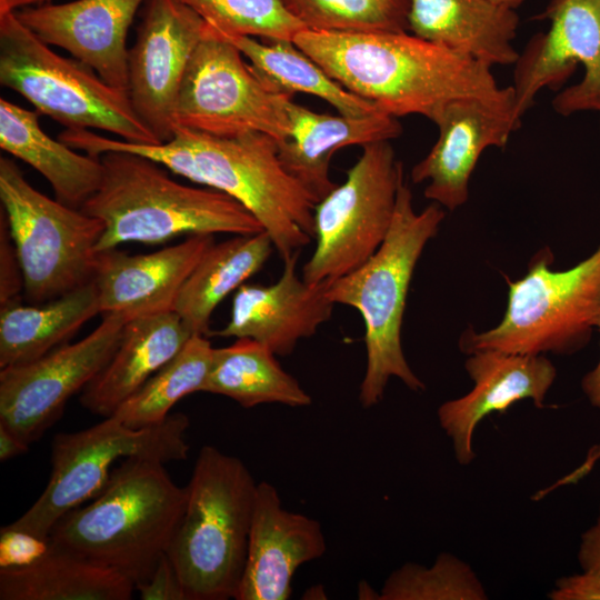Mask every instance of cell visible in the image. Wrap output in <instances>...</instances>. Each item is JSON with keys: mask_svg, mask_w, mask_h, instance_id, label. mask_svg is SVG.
<instances>
[{"mask_svg": "<svg viewBox=\"0 0 600 600\" xmlns=\"http://www.w3.org/2000/svg\"><path fill=\"white\" fill-rule=\"evenodd\" d=\"M412 34L488 67L514 64V9L492 0H409Z\"/></svg>", "mask_w": 600, "mask_h": 600, "instance_id": "cell-23", "label": "cell"}, {"mask_svg": "<svg viewBox=\"0 0 600 600\" xmlns=\"http://www.w3.org/2000/svg\"><path fill=\"white\" fill-rule=\"evenodd\" d=\"M201 391L228 397L246 409L262 403L298 408L312 401L299 381L280 366L276 354L249 338L213 348Z\"/></svg>", "mask_w": 600, "mask_h": 600, "instance_id": "cell-29", "label": "cell"}, {"mask_svg": "<svg viewBox=\"0 0 600 600\" xmlns=\"http://www.w3.org/2000/svg\"><path fill=\"white\" fill-rule=\"evenodd\" d=\"M403 178L389 141L362 146L346 180L314 207L316 247L302 268L306 282H331L376 253L390 229Z\"/></svg>", "mask_w": 600, "mask_h": 600, "instance_id": "cell-11", "label": "cell"}, {"mask_svg": "<svg viewBox=\"0 0 600 600\" xmlns=\"http://www.w3.org/2000/svg\"><path fill=\"white\" fill-rule=\"evenodd\" d=\"M208 23L180 0H147L129 50L128 96L160 143L171 139L182 80Z\"/></svg>", "mask_w": 600, "mask_h": 600, "instance_id": "cell-15", "label": "cell"}, {"mask_svg": "<svg viewBox=\"0 0 600 600\" xmlns=\"http://www.w3.org/2000/svg\"><path fill=\"white\" fill-rule=\"evenodd\" d=\"M552 260L546 247L531 258L523 278H506L508 303L501 321L482 332L468 328L460 336V351L572 356L587 347L600 310V246L567 270H552Z\"/></svg>", "mask_w": 600, "mask_h": 600, "instance_id": "cell-7", "label": "cell"}, {"mask_svg": "<svg viewBox=\"0 0 600 600\" xmlns=\"http://www.w3.org/2000/svg\"><path fill=\"white\" fill-rule=\"evenodd\" d=\"M492 1L498 4L516 10L524 0H492Z\"/></svg>", "mask_w": 600, "mask_h": 600, "instance_id": "cell-44", "label": "cell"}, {"mask_svg": "<svg viewBox=\"0 0 600 600\" xmlns=\"http://www.w3.org/2000/svg\"><path fill=\"white\" fill-rule=\"evenodd\" d=\"M193 333L176 311L126 322L104 368L84 387L81 404L103 418L117 409L184 347Z\"/></svg>", "mask_w": 600, "mask_h": 600, "instance_id": "cell-24", "label": "cell"}, {"mask_svg": "<svg viewBox=\"0 0 600 600\" xmlns=\"http://www.w3.org/2000/svg\"><path fill=\"white\" fill-rule=\"evenodd\" d=\"M126 321L103 316L74 343L0 371V424L31 444L57 422L68 400L104 368L118 348Z\"/></svg>", "mask_w": 600, "mask_h": 600, "instance_id": "cell-14", "label": "cell"}, {"mask_svg": "<svg viewBox=\"0 0 600 600\" xmlns=\"http://www.w3.org/2000/svg\"><path fill=\"white\" fill-rule=\"evenodd\" d=\"M438 140L411 169L413 183L428 181L424 197L453 211L469 197V181L482 152L504 148L521 124L511 86L497 97L450 100L434 116Z\"/></svg>", "mask_w": 600, "mask_h": 600, "instance_id": "cell-16", "label": "cell"}, {"mask_svg": "<svg viewBox=\"0 0 600 600\" xmlns=\"http://www.w3.org/2000/svg\"><path fill=\"white\" fill-rule=\"evenodd\" d=\"M290 134L279 141V159L286 170L321 200L337 184L329 176L331 157L341 148L390 141L402 133L398 118L383 111L368 116L318 113L297 104H287Z\"/></svg>", "mask_w": 600, "mask_h": 600, "instance_id": "cell-22", "label": "cell"}, {"mask_svg": "<svg viewBox=\"0 0 600 600\" xmlns=\"http://www.w3.org/2000/svg\"><path fill=\"white\" fill-rule=\"evenodd\" d=\"M299 252L283 260L280 278L269 284H242L234 293L229 322L210 334L249 338L276 356L292 353L301 339L312 337L327 322L334 303L330 282L308 283L297 273Z\"/></svg>", "mask_w": 600, "mask_h": 600, "instance_id": "cell-21", "label": "cell"}, {"mask_svg": "<svg viewBox=\"0 0 600 600\" xmlns=\"http://www.w3.org/2000/svg\"><path fill=\"white\" fill-rule=\"evenodd\" d=\"M443 218L437 202L416 212L411 190L403 178L392 222L380 248L362 266L329 283L330 300L354 308L363 319L367 366L359 389L363 408L382 400L393 377L411 391L426 390L404 357L401 327L417 262L426 244L438 233Z\"/></svg>", "mask_w": 600, "mask_h": 600, "instance_id": "cell-5", "label": "cell"}, {"mask_svg": "<svg viewBox=\"0 0 600 600\" xmlns=\"http://www.w3.org/2000/svg\"><path fill=\"white\" fill-rule=\"evenodd\" d=\"M577 559L581 571L600 578V506L596 522L581 534Z\"/></svg>", "mask_w": 600, "mask_h": 600, "instance_id": "cell-39", "label": "cell"}, {"mask_svg": "<svg viewBox=\"0 0 600 600\" xmlns=\"http://www.w3.org/2000/svg\"><path fill=\"white\" fill-rule=\"evenodd\" d=\"M146 0H76L16 11L19 20L49 46L67 50L106 83L128 93L127 34Z\"/></svg>", "mask_w": 600, "mask_h": 600, "instance_id": "cell-18", "label": "cell"}, {"mask_svg": "<svg viewBox=\"0 0 600 600\" xmlns=\"http://www.w3.org/2000/svg\"><path fill=\"white\" fill-rule=\"evenodd\" d=\"M481 580L464 560L441 552L430 567L407 562L393 570L380 600H487Z\"/></svg>", "mask_w": 600, "mask_h": 600, "instance_id": "cell-32", "label": "cell"}, {"mask_svg": "<svg viewBox=\"0 0 600 600\" xmlns=\"http://www.w3.org/2000/svg\"><path fill=\"white\" fill-rule=\"evenodd\" d=\"M50 0H0V13L7 11H18L23 7H29L31 4H43Z\"/></svg>", "mask_w": 600, "mask_h": 600, "instance_id": "cell-42", "label": "cell"}, {"mask_svg": "<svg viewBox=\"0 0 600 600\" xmlns=\"http://www.w3.org/2000/svg\"><path fill=\"white\" fill-rule=\"evenodd\" d=\"M213 347L208 336L192 334L179 353L158 370L112 414L130 428L162 423L186 396L201 391Z\"/></svg>", "mask_w": 600, "mask_h": 600, "instance_id": "cell-31", "label": "cell"}, {"mask_svg": "<svg viewBox=\"0 0 600 600\" xmlns=\"http://www.w3.org/2000/svg\"><path fill=\"white\" fill-rule=\"evenodd\" d=\"M308 30L403 32L409 0H282Z\"/></svg>", "mask_w": 600, "mask_h": 600, "instance_id": "cell-33", "label": "cell"}, {"mask_svg": "<svg viewBox=\"0 0 600 600\" xmlns=\"http://www.w3.org/2000/svg\"><path fill=\"white\" fill-rule=\"evenodd\" d=\"M168 549L188 600L234 599L247 560L258 482L237 457L203 446Z\"/></svg>", "mask_w": 600, "mask_h": 600, "instance_id": "cell-6", "label": "cell"}, {"mask_svg": "<svg viewBox=\"0 0 600 600\" xmlns=\"http://www.w3.org/2000/svg\"><path fill=\"white\" fill-rule=\"evenodd\" d=\"M599 459H600V443L593 446L589 450L586 459L582 462L583 469H586L588 471L592 470L594 468L596 463L599 461Z\"/></svg>", "mask_w": 600, "mask_h": 600, "instance_id": "cell-43", "label": "cell"}, {"mask_svg": "<svg viewBox=\"0 0 600 600\" xmlns=\"http://www.w3.org/2000/svg\"><path fill=\"white\" fill-rule=\"evenodd\" d=\"M134 590L124 574L51 544L28 566L0 568L1 600H129Z\"/></svg>", "mask_w": 600, "mask_h": 600, "instance_id": "cell-27", "label": "cell"}, {"mask_svg": "<svg viewBox=\"0 0 600 600\" xmlns=\"http://www.w3.org/2000/svg\"><path fill=\"white\" fill-rule=\"evenodd\" d=\"M0 199L30 303L48 302L93 281L96 248L104 230L100 219L48 198L7 157L0 158Z\"/></svg>", "mask_w": 600, "mask_h": 600, "instance_id": "cell-9", "label": "cell"}, {"mask_svg": "<svg viewBox=\"0 0 600 600\" xmlns=\"http://www.w3.org/2000/svg\"><path fill=\"white\" fill-rule=\"evenodd\" d=\"M327 550L316 519L283 508L276 487L258 482L244 571L236 600H287L303 563Z\"/></svg>", "mask_w": 600, "mask_h": 600, "instance_id": "cell-19", "label": "cell"}, {"mask_svg": "<svg viewBox=\"0 0 600 600\" xmlns=\"http://www.w3.org/2000/svg\"><path fill=\"white\" fill-rule=\"evenodd\" d=\"M223 37L248 58L261 80L276 92L311 94L331 104L339 113L351 117L381 111L343 88L293 41L261 42L251 37Z\"/></svg>", "mask_w": 600, "mask_h": 600, "instance_id": "cell-30", "label": "cell"}, {"mask_svg": "<svg viewBox=\"0 0 600 600\" xmlns=\"http://www.w3.org/2000/svg\"><path fill=\"white\" fill-rule=\"evenodd\" d=\"M226 37L293 41L306 27L282 0H180Z\"/></svg>", "mask_w": 600, "mask_h": 600, "instance_id": "cell-34", "label": "cell"}, {"mask_svg": "<svg viewBox=\"0 0 600 600\" xmlns=\"http://www.w3.org/2000/svg\"><path fill=\"white\" fill-rule=\"evenodd\" d=\"M187 498V487L171 479L163 462L126 458L92 502L60 518L48 539L54 548L124 574L136 589L168 552Z\"/></svg>", "mask_w": 600, "mask_h": 600, "instance_id": "cell-3", "label": "cell"}, {"mask_svg": "<svg viewBox=\"0 0 600 600\" xmlns=\"http://www.w3.org/2000/svg\"><path fill=\"white\" fill-rule=\"evenodd\" d=\"M594 328L600 332V310L596 317ZM581 389L590 404L600 409V358L597 366L583 376Z\"/></svg>", "mask_w": 600, "mask_h": 600, "instance_id": "cell-40", "label": "cell"}, {"mask_svg": "<svg viewBox=\"0 0 600 600\" xmlns=\"http://www.w3.org/2000/svg\"><path fill=\"white\" fill-rule=\"evenodd\" d=\"M136 590L142 600H188L182 582L168 553L160 558L151 577L136 586Z\"/></svg>", "mask_w": 600, "mask_h": 600, "instance_id": "cell-37", "label": "cell"}, {"mask_svg": "<svg viewBox=\"0 0 600 600\" xmlns=\"http://www.w3.org/2000/svg\"><path fill=\"white\" fill-rule=\"evenodd\" d=\"M213 243L212 234H193L151 253L129 254L117 248L99 251L93 281L100 314L128 322L173 311L184 282Z\"/></svg>", "mask_w": 600, "mask_h": 600, "instance_id": "cell-20", "label": "cell"}, {"mask_svg": "<svg viewBox=\"0 0 600 600\" xmlns=\"http://www.w3.org/2000/svg\"><path fill=\"white\" fill-rule=\"evenodd\" d=\"M551 600H600V578L581 573L561 577L548 593Z\"/></svg>", "mask_w": 600, "mask_h": 600, "instance_id": "cell-38", "label": "cell"}, {"mask_svg": "<svg viewBox=\"0 0 600 600\" xmlns=\"http://www.w3.org/2000/svg\"><path fill=\"white\" fill-rule=\"evenodd\" d=\"M241 51L208 24L180 88L177 126L231 137L261 132L278 141L290 134L292 96L271 90Z\"/></svg>", "mask_w": 600, "mask_h": 600, "instance_id": "cell-12", "label": "cell"}, {"mask_svg": "<svg viewBox=\"0 0 600 600\" xmlns=\"http://www.w3.org/2000/svg\"><path fill=\"white\" fill-rule=\"evenodd\" d=\"M100 159L102 182L80 208L104 226L97 252L126 242L159 244L180 236L263 231L261 223L230 196L179 183L149 158L109 151Z\"/></svg>", "mask_w": 600, "mask_h": 600, "instance_id": "cell-4", "label": "cell"}, {"mask_svg": "<svg viewBox=\"0 0 600 600\" xmlns=\"http://www.w3.org/2000/svg\"><path fill=\"white\" fill-rule=\"evenodd\" d=\"M100 314L94 281L40 304L0 306V368L33 361L68 343Z\"/></svg>", "mask_w": 600, "mask_h": 600, "instance_id": "cell-26", "label": "cell"}, {"mask_svg": "<svg viewBox=\"0 0 600 600\" xmlns=\"http://www.w3.org/2000/svg\"><path fill=\"white\" fill-rule=\"evenodd\" d=\"M293 42L343 88L396 118L432 121L450 100L501 94L491 68L403 32L304 29Z\"/></svg>", "mask_w": 600, "mask_h": 600, "instance_id": "cell-2", "label": "cell"}, {"mask_svg": "<svg viewBox=\"0 0 600 600\" xmlns=\"http://www.w3.org/2000/svg\"><path fill=\"white\" fill-rule=\"evenodd\" d=\"M39 114L1 98L0 148L42 174L58 201L80 209L102 182L101 159L80 154L49 137L39 124Z\"/></svg>", "mask_w": 600, "mask_h": 600, "instance_id": "cell-25", "label": "cell"}, {"mask_svg": "<svg viewBox=\"0 0 600 600\" xmlns=\"http://www.w3.org/2000/svg\"><path fill=\"white\" fill-rule=\"evenodd\" d=\"M464 368L473 388L464 396L440 404L437 416L451 440L456 460L470 464L474 457L473 434L488 416L506 413L521 400L529 399L538 409L557 377V369L546 354H522L500 350H479L468 354Z\"/></svg>", "mask_w": 600, "mask_h": 600, "instance_id": "cell-17", "label": "cell"}, {"mask_svg": "<svg viewBox=\"0 0 600 600\" xmlns=\"http://www.w3.org/2000/svg\"><path fill=\"white\" fill-rule=\"evenodd\" d=\"M189 426L183 413H170L162 423L139 429L110 416L84 430L56 434L51 474L43 492L7 527L48 539L60 518L103 489L114 462L132 457L163 463L187 459Z\"/></svg>", "mask_w": 600, "mask_h": 600, "instance_id": "cell-10", "label": "cell"}, {"mask_svg": "<svg viewBox=\"0 0 600 600\" xmlns=\"http://www.w3.org/2000/svg\"><path fill=\"white\" fill-rule=\"evenodd\" d=\"M273 249L264 230L213 243L184 282L173 311L193 334L209 336L217 306L254 276Z\"/></svg>", "mask_w": 600, "mask_h": 600, "instance_id": "cell-28", "label": "cell"}, {"mask_svg": "<svg viewBox=\"0 0 600 600\" xmlns=\"http://www.w3.org/2000/svg\"><path fill=\"white\" fill-rule=\"evenodd\" d=\"M49 539L3 526L0 530V568L24 567L49 548Z\"/></svg>", "mask_w": 600, "mask_h": 600, "instance_id": "cell-35", "label": "cell"}, {"mask_svg": "<svg viewBox=\"0 0 600 600\" xmlns=\"http://www.w3.org/2000/svg\"><path fill=\"white\" fill-rule=\"evenodd\" d=\"M59 140L94 157L132 152L230 196L261 223L282 260L314 237L318 200L282 166L279 141L269 134L219 137L177 126L171 139L158 144L106 138L88 129H66Z\"/></svg>", "mask_w": 600, "mask_h": 600, "instance_id": "cell-1", "label": "cell"}, {"mask_svg": "<svg viewBox=\"0 0 600 600\" xmlns=\"http://www.w3.org/2000/svg\"><path fill=\"white\" fill-rule=\"evenodd\" d=\"M542 18L549 29L533 36L514 63L517 113L522 118L541 89L562 87L578 64L582 79L561 90L552 107L564 117L600 113V0H551Z\"/></svg>", "mask_w": 600, "mask_h": 600, "instance_id": "cell-13", "label": "cell"}, {"mask_svg": "<svg viewBox=\"0 0 600 600\" xmlns=\"http://www.w3.org/2000/svg\"><path fill=\"white\" fill-rule=\"evenodd\" d=\"M23 273L7 218H0V306L19 300L23 292Z\"/></svg>", "mask_w": 600, "mask_h": 600, "instance_id": "cell-36", "label": "cell"}, {"mask_svg": "<svg viewBox=\"0 0 600 600\" xmlns=\"http://www.w3.org/2000/svg\"><path fill=\"white\" fill-rule=\"evenodd\" d=\"M0 82L67 129L92 128L131 143H160L128 93L106 83L83 62L56 53L16 11L0 13Z\"/></svg>", "mask_w": 600, "mask_h": 600, "instance_id": "cell-8", "label": "cell"}, {"mask_svg": "<svg viewBox=\"0 0 600 600\" xmlns=\"http://www.w3.org/2000/svg\"><path fill=\"white\" fill-rule=\"evenodd\" d=\"M29 450V444L24 443L20 438L13 434L6 427L0 424V461L4 462L9 459L24 454Z\"/></svg>", "mask_w": 600, "mask_h": 600, "instance_id": "cell-41", "label": "cell"}]
</instances>
